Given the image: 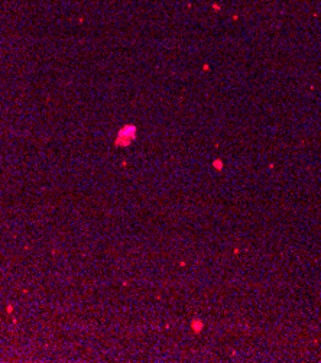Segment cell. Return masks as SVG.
Segmentation results:
<instances>
[{"mask_svg": "<svg viewBox=\"0 0 321 363\" xmlns=\"http://www.w3.org/2000/svg\"><path fill=\"white\" fill-rule=\"evenodd\" d=\"M192 330L197 331V333H200V331L203 330V321H200V320H194V321H192Z\"/></svg>", "mask_w": 321, "mask_h": 363, "instance_id": "cell-1", "label": "cell"}, {"mask_svg": "<svg viewBox=\"0 0 321 363\" xmlns=\"http://www.w3.org/2000/svg\"><path fill=\"white\" fill-rule=\"evenodd\" d=\"M214 166H216V168H222V166H223L222 165V161H214Z\"/></svg>", "mask_w": 321, "mask_h": 363, "instance_id": "cell-2", "label": "cell"}]
</instances>
